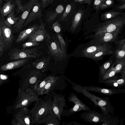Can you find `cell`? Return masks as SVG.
Here are the masks:
<instances>
[{"mask_svg": "<svg viewBox=\"0 0 125 125\" xmlns=\"http://www.w3.org/2000/svg\"><path fill=\"white\" fill-rule=\"evenodd\" d=\"M38 101L30 110L33 124H35L40 120L54 113L53 108V97L51 93Z\"/></svg>", "mask_w": 125, "mask_h": 125, "instance_id": "6da1fadb", "label": "cell"}, {"mask_svg": "<svg viewBox=\"0 0 125 125\" xmlns=\"http://www.w3.org/2000/svg\"><path fill=\"white\" fill-rule=\"evenodd\" d=\"M41 71L34 69L29 70H22L12 74L14 76H19V90H26L29 88L33 90L34 87L39 81L42 80L48 76L44 75Z\"/></svg>", "mask_w": 125, "mask_h": 125, "instance_id": "7a4b0ae2", "label": "cell"}, {"mask_svg": "<svg viewBox=\"0 0 125 125\" xmlns=\"http://www.w3.org/2000/svg\"><path fill=\"white\" fill-rule=\"evenodd\" d=\"M34 90L31 88L21 90H19L13 105L8 108L11 112L23 107H27L31 103L40 100Z\"/></svg>", "mask_w": 125, "mask_h": 125, "instance_id": "3957f363", "label": "cell"}, {"mask_svg": "<svg viewBox=\"0 0 125 125\" xmlns=\"http://www.w3.org/2000/svg\"><path fill=\"white\" fill-rule=\"evenodd\" d=\"M42 46L29 48H15L10 50L8 54L9 59L11 60L38 58L43 54V52L41 50Z\"/></svg>", "mask_w": 125, "mask_h": 125, "instance_id": "277c9868", "label": "cell"}, {"mask_svg": "<svg viewBox=\"0 0 125 125\" xmlns=\"http://www.w3.org/2000/svg\"><path fill=\"white\" fill-rule=\"evenodd\" d=\"M66 80L70 83L72 88L78 94L81 93L89 99L94 104V105L99 107L102 111L106 110L109 105V102L107 98L104 97V99L99 97L91 93L85 88L71 81L65 77Z\"/></svg>", "mask_w": 125, "mask_h": 125, "instance_id": "5b68a950", "label": "cell"}, {"mask_svg": "<svg viewBox=\"0 0 125 125\" xmlns=\"http://www.w3.org/2000/svg\"><path fill=\"white\" fill-rule=\"evenodd\" d=\"M67 81L63 75L53 74L51 79L46 83L38 95L47 94L54 90L62 91L66 88Z\"/></svg>", "mask_w": 125, "mask_h": 125, "instance_id": "8992f818", "label": "cell"}, {"mask_svg": "<svg viewBox=\"0 0 125 125\" xmlns=\"http://www.w3.org/2000/svg\"><path fill=\"white\" fill-rule=\"evenodd\" d=\"M125 24V19L117 17L105 22L100 25L95 30L94 36L106 32H112L121 29Z\"/></svg>", "mask_w": 125, "mask_h": 125, "instance_id": "52a82bcc", "label": "cell"}, {"mask_svg": "<svg viewBox=\"0 0 125 125\" xmlns=\"http://www.w3.org/2000/svg\"><path fill=\"white\" fill-rule=\"evenodd\" d=\"M45 41L48 52L55 60H60L66 56L61 49L56 35L53 34L50 35Z\"/></svg>", "mask_w": 125, "mask_h": 125, "instance_id": "ba28073f", "label": "cell"}, {"mask_svg": "<svg viewBox=\"0 0 125 125\" xmlns=\"http://www.w3.org/2000/svg\"><path fill=\"white\" fill-rule=\"evenodd\" d=\"M115 67L112 66L102 77L99 78V82L110 79H116V75L120 73L121 78L124 77L125 71V57L116 59Z\"/></svg>", "mask_w": 125, "mask_h": 125, "instance_id": "9c48e42d", "label": "cell"}, {"mask_svg": "<svg viewBox=\"0 0 125 125\" xmlns=\"http://www.w3.org/2000/svg\"><path fill=\"white\" fill-rule=\"evenodd\" d=\"M68 101L73 103L74 104V106L68 110L64 109L62 114L63 116H69L82 110L88 111L91 109L82 102L76 94L73 93H72L69 95Z\"/></svg>", "mask_w": 125, "mask_h": 125, "instance_id": "30bf717a", "label": "cell"}, {"mask_svg": "<svg viewBox=\"0 0 125 125\" xmlns=\"http://www.w3.org/2000/svg\"><path fill=\"white\" fill-rule=\"evenodd\" d=\"M51 93L52 96V108L54 113L56 115L58 119L61 121L62 116L64 110V108H67L65 96L57 93L52 91Z\"/></svg>", "mask_w": 125, "mask_h": 125, "instance_id": "8fae6325", "label": "cell"}, {"mask_svg": "<svg viewBox=\"0 0 125 125\" xmlns=\"http://www.w3.org/2000/svg\"><path fill=\"white\" fill-rule=\"evenodd\" d=\"M37 0H30L28 2L24 5V11L20 17L17 22L12 27L13 33H18L22 29L24 24L30 11Z\"/></svg>", "mask_w": 125, "mask_h": 125, "instance_id": "7c38bea8", "label": "cell"}, {"mask_svg": "<svg viewBox=\"0 0 125 125\" xmlns=\"http://www.w3.org/2000/svg\"><path fill=\"white\" fill-rule=\"evenodd\" d=\"M0 30L2 31L5 44V51L11 46L15 38L12 28L6 25L4 21H0Z\"/></svg>", "mask_w": 125, "mask_h": 125, "instance_id": "4fadbf2b", "label": "cell"}, {"mask_svg": "<svg viewBox=\"0 0 125 125\" xmlns=\"http://www.w3.org/2000/svg\"><path fill=\"white\" fill-rule=\"evenodd\" d=\"M120 29L112 32H106L95 37V39L91 42L94 45H100L115 41L117 38Z\"/></svg>", "mask_w": 125, "mask_h": 125, "instance_id": "5bb4252c", "label": "cell"}, {"mask_svg": "<svg viewBox=\"0 0 125 125\" xmlns=\"http://www.w3.org/2000/svg\"><path fill=\"white\" fill-rule=\"evenodd\" d=\"M82 86L89 92H97L101 94L107 96H111L121 93H125V88L109 89L92 85Z\"/></svg>", "mask_w": 125, "mask_h": 125, "instance_id": "9a60e30c", "label": "cell"}, {"mask_svg": "<svg viewBox=\"0 0 125 125\" xmlns=\"http://www.w3.org/2000/svg\"><path fill=\"white\" fill-rule=\"evenodd\" d=\"M105 115L103 113L91 110L85 111L80 114L81 118L85 122L95 123H101Z\"/></svg>", "mask_w": 125, "mask_h": 125, "instance_id": "2e32d148", "label": "cell"}, {"mask_svg": "<svg viewBox=\"0 0 125 125\" xmlns=\"http://www.w3.org/2000/svg\"><path fill=\"white\" fill-rule=\"evenodd\" d=\"M30 110L27 107H23L10 112L13 117H17L25 124V125H33Z\"/></svg>", "mask_w": 125, "mask_h": 125, "instance_id": "e0dca14e", "label": "cell"}, {"mask_svg": "<svg viewBox=\"0 0 125 125\" xmlns=\"http://www.w3.org/2000/svg\"><path fill=\"white\" fill-rule=\"evenodd\" d=\"M50 35L46 29L45 24L41 21L37 30L30 37L27 41L41 42L45 40Z\"/></svg>", "mask_w": 125, "mask_h": 125, "instance_id": "ac0fdd59", "label": "cell"}, {"mask_svg": "<svg viewBox=\"0 0 125 125\" xmlns=\"http://www.w3.org/2000/svg\"><path fill=\"white\" fill-rule=\"evenodd\" d=\"M39 0H38L35 4L31 12L29 13L25 21L23 27L37 19H40L42 16V11Z\"/></svg>", "mask_w": 125, "mask_h": 125, "instance_id": "d6986e66", "label": "cell"}, {"mask_svg": "<svg viewBox=\"0 0 125 125\" xmlns=\"http://www.w3.org/2000/svg\"><path fill=\"white\" fill-rule=\"evenodd\" d=\"M39 26L34 24L20 32L15 42L16 43L22 42L28 39L38 29Z\"/></svg>", "mask_w": 125, "mask_h": 125, "instance_id": "ffe728a7", "label": "cell"}, {"mask_svg": "<svg viewBox=\"0 0 125 125\" xmlns=\"http://www.w3.org/2000/svg\"><path fill=\"white\" fill-rule=\"evenodd\" d=\"M76 5L74 3L68 4L65 10L58 17L60 21L68 22L72 18L75 12Z\"/></svg>", "mask_w": 125, "mask_h": 125, "instance_id": "44dd1931", "label": "cell"}, {"mask_svg": "<svg viewBox=\"0 0 125 125\" xmlns=\"http://www.w3.org/2000/svg\"><path fill=\"white\" fill-rule=\"evenodd\" d=\"M28 60V58L16 60L2 65L0 69L2 71H7L18 68L24 65Z\"/></svg>", "mask_w": 125, "mask_h": 125, "instance_id": "7402d4cb", "label": "cell"}, {"mask_svg": "<svg viewBox=\"0 0 125 125\" xmlns=\"http://www.w3.org/2000/svg\"><path fill=\"white\" fill-rule=\"evenodd\" d=\"M61 123L56 115L54 113L50 114L38 121L35 124L45 125H59Z\"/></svg>", "mask_w": 125, "mask_h": 125, "instance_id": "603a6c76", "label": "cell"}, {"mask_svg": "<svg viewBox=\"0 0 125 125\" xmlns=\"http://www.w3.org/2000/svg\"><path fill=\"white\" fill-rule=\"evenodd\" d=\"M107 48H111V47L107 43L100 45H94L83 49L82 51L83 56L87 58L93 53L101 50Z\"/></svg>", "mask_w": 125, "mask_h": 125, "instance_id": "cb8c5ba5", "label": "cell"}, {"mask_svg": "<svg viewBox=\"0 0 125 125\" xmlns=\"http://www.w3.org/2000/svg\"><path fill=\"white\" fill-rule=\"evenodd\" d=\"M64 9V8L62 5H59L54 10L47 12L46 14L47 22L49 25H50L63 11Z\"/></svg>", "mask_w": 125, "mask_h": 125, "instance_id": "d4e9b609", "label": "cell"}, {"mask_svg": "<svg viewBox=\"0 0 125 125\" xmlns=\"http://www.w3.org/2000/svg\"><path fill=\"white\" fill-rule=\"evenodd\" d=\"M50 56L37 59L32 63V65L35 69L44 72L47 71L49 62Z\"/></svg>", "mask_w": 125, "mask_h": 125, "instance_id": "484cf974", "label": "cell"}, {"mask_svg": "<svg viewBox=\"0 0 125 125\" xmlns=\"http://www.w3.org/2000/svg\"><path fill=\"white\" fill-rule=\"evenodd\" d=\"M84 11L80 9L75 11L72 18V24L71 30L74 31L80 24L82 19Z\"/></svg>", "mask_w": 125, "mask_h": 125, "instance_id": "4316f807", "label": "cell"}, {"mask_svg": "<svg viewBox=\"0 0 125 125\" xmlns=\"http://www.w3.org/2000/svg\"><path fill=\"white\" fill-rule=\"evenodd\" d=\"M14 7V4H11L10 0L4 4L0 9V21H4L5 16H7L12 11Z\"/></svg>", "mask_w": 125, "mask_h": 125, "instance_id": "83f0119b", "label": "cell"}, {"mask_svg": "<svg viewBox=\"0 0 125 125\" xmlns=\"http://www.w3.org/2000/svg\"><path fill=\"white\" fill-rule=\"evenodd\" d=\"M113 51L110 48L103 49L93 53L87 58L96 60H100L105 56L113 54Z\"/></svg>", "mask_w": 125, "mask_h": 125, "instance_id": "f1b7e54d", "label": "cell"}, {"mask_svg": "<svg viewBox=\"0 0 125 125\" xmlns=\"http://www.w3.org/2000/svg\"><path fill=\"white\" fill-rule=\"evenodd\" d=\"M99 83H104L113 88L120 89L122 87L125 85V77L118 79H110L103 80Z\"/></svg>", "mask_w": 125, "mask_h": 125, "instance_id": "f546056e", "label": "cell"}, {"mask_svg": "<svg viewBox=\"0 0 125 125\" xmlns=\"http://www.w3.org/2000/svg\"><path fill=\"white\" fill-rule=\"evenodd\" d=\"M53 75H49L45 78L38 81L35 84L33 90L38 95L46 83L52 78Z\"/></svg>", "mask_w": 125, "mask_h": 125, "instance_id": "4dcf8cb0", "label": "cell"}, {"mask_svg": "<svg viewBox=\"0 0 125 125\" xmlns=\"http://www.w3.org/2000/svg\"><path fill=\"white\" fill-rule=\"evenodd\" d=\"M14 11L12 10L7 16L5 20L4 21L5 24L9 26H11L15 24L18 21L19 18V16L15 17L14 15Z\"/></svg>", "mask_w": 125, "mask_h": 125, "instance_id": "1f68e13d", "label": "cell"}, {"mask_svg": "<svg viewBox=\"0 0 125 125\" xmlns=\"http://www.w3.org/2000/svg\"><path fill=\"white\" fill-rule=\"evenodd\" d=\"M111 115H105L103 118L101 125H117L118 122V119L117 118L111 117Z\"/></svg>", "mask_w": 125, "mask_h": 125, "instance_id": "d6a6232c", "label": "cell"}, {"mask_svg": "<svg viewBox=\"0 0 125 125\" xmlns=\"http://www.w3.org/2000/svg\"><path fill=\"white\" fill-rule=\"evenodd\" d=\"M112 62L111 60H109L105 62L100 67L99 78L102 77L109 69Z\"/></svg>", "mask_w": 125, "mask_h": 125, "instance_id": "836d02e7", "label": "cell"}, {"mask_svg": "<svg viewBox=\"0 0 125 125\" xmlns=\"http://www.w3.org/2000/svg\"><path fill=\"white\" fill-rule=\"evenodd\" d=\"M56 35L61 50L64 54H66V45L65 42L60 33H57Z\"/></svg>", "mask_w": 125, "mask_h": 125, "instance_id": "e575fe53", "label": "cell"}, {"mask_svg": "<svg viewBox=\"0 0 125 125\" xmlns=\"http://www.w3.org/2000/svg\"><path fill=\"white\" fill-rule=\"evenodd\" d=\"M40 44V43L39 42L27 41L22 45V48H29L39 46Z\"/></svg>", "mask_w": 125, "mask_h": 125, "instance_id": "d590c367", "label": "cell"}, {"mask_svg": "<svg viewBox=\"0 0 125 125\" xmlns=\"http://www.w3.org/2000/svg\"><path fill=\"white\" fill-rule=\"evenodd\" d=\"M5 44L2 31L0 30V57L2 55L5 51Z\"/></svg>", "mask_w": 125, "mask_h": 125, "instance_id": "8d00e7d4", "label": "cell"}, {"mask_svg": "<svg viewBox=\"0 0 125 125\" xmlns=\"http://www.w3.org/2000/svg\"><path fill=\"white\" fill-rule=\"evenodd\" d=\"M115 55L116 59L125 57V48L118 49L115 52Z\"/></svg>", "mask_w": 125, "mask_h": 125, "instance_id": "74e56055", "label": "cell"}, {"mask_svg": "<svg viewBox=\"0 0 125 125\" xmlns=\"http://www.w3.org/2000/svg\"><path fill=\"white\" fill-rule=\"evenodd\" d=\"M15 2L17 6V13L20 12L23 13L24 11V5L22 4L21 1L20 0H15Z\"/></svg>", "mask_w": 125, "mask_h": 125, "instance_id": "f35d334b", "label": "cell"}, {"mask_svg": "<svg viewBox=\"0 0 125 125\" xmlns=\"http://www.w3.org/2000/svg\"><path fill=\"white\" fill-rule=\"evenodd\" d=\"M114 13L112 12H107L103 14L101 16V19L103 20H105L114 17L115 14H114Z\"/></svg>", "mask_w": 125, "mask_h": 125, "instance_id": "ab89813d", "label": "cell"}, {"mask_svg": "<svg viewBox=\"0 0 125 125\" xmlns=\"http://www.w3.org/2000/svg\"><path fill=\"white\" fill-rule=\"evenodd\" d=\"M11 123L13 125H25V124L20 119L15 117H13Z\"/></svg>", "mask_w": 125, "mask_h": 125, "instance_id": "60d3db41", "label": "cell"}, {"mask_svg": "<svg viewBox=\"0 0 125 125\" xmlns=\"http://www.w3.org/2000/svg\"><path fill=\"white\" fill-rule=\"evenodd\" d=\"M9 80V76L7 74H1L0 78V86L8 82Z\"/></svg>", "mask_w": 125, "mask_h": 125, "instance_id": "b9f144b4", "label": "cell"}, {"mask_svg": "<svg viewBox=\"0 0 125 125\" xmlns=\"http://www.w3.org/2000/svg\"><path fill=\"white\" fill-rule=\"evenodd\" d=\"M105 0H94V6L96 10H98L101 7Z\"/></svg>", "mask_w": 125, "mask_h": 125, "instance_id": "7bdbcfd3", "label": "cell"}, {"mask_svg": "<svg viewBox=\"0 0 125 125\" xmlns=\"http://www.w3.org/2000/svg\"><path fill=\"white\" fill-rule=\"evenodd\" d=\"M61 26L58 21H56L52 24V28L56 33H59L61 30Z\"/></svg>", "mask_w": 125, "mask_h": 125, "instance_id": "ee69618b", "label": "cell"}, {"mask_svg": "<svg viewBox=\"0 0 125 125\" xmlns=\"http://www.w3.org/2000/svg\"><path fill=\"white\" fill-rule=\"evenodd\" d=\"M40 4L42 8H45L50 4V0H40Z\"/></svg>", "mask_w": 125, "mask_h": 125, "instance_id": "f6af8a7d", "label": "cell"}, {"mask_svg": "<svg viewBox=\"0 0 125 125\" xmlns=\"http://www.w3.org/2000/svg\"><path fill=\"white\" fill-rule=\"evenodd\" d=\"M118 49L125 48V39L116 42Z\"/></svg>", "mask_w": 125, "mask_h": 125, "instance_id": "bcb514c9", "label": "cell"}, {"mask_svg": "<svg viewBox=\"0 0 125 125\" xmlns=\"http://www.w3.org/2000/svg\"><path fill=\"white\" fill-rule=\"evenodd\" d=\"M93 0H73L74 2H79L80 3H86L89 5L92 3Z\"/></svg>", "mask_w": 125, "mask_h": 125, "instance_id": "7dc6e473", "label": "cell"}, {"mask_svg": "<svg viewBox=\"0 0 125 125\" xmlns=\"http://www.w3.org/2000/svg\"><path fill=\"white\" fill-rule=\"evenodd\" d=\"M62 125H81V124L75 121H73L72 122H70L69 123H63Z\"/></svg>", "mask_w": 125, "mask_h": 125, "instance_id": "c3c4849f", "label": "cell"}, {"mask_svg": "<svg viewBox=\"0 0 125 125\" xmlns=\"http://www.w3.org/2000/svg\"><path fill=\"white\" fill-rule=\"evenodd\" d=\"M2 0H0V7L1 6V5L2 2Z\"/></svg>", "mask_w": 125, "mask_h": 125, "instance_id": "681fc988", "label": "cell"}, {"mask_svg": "<svg viewBox=\"0 0 125 125\" xmlns=\"http://www.w3.org/2000/svg\"><path fill=\"white\" fill-rule=\"evenodd\" d=\"M124 77H125V72L124 73Z\"/></svg>", "mask_w": 125, "mask_h": 125, "instance_id": "f907efd6", "label": "cell"}, {"mask_svg": "<svg viewBox=\"0 0 125 125\" xmlns=\"http://www.w3.org/2000/svg\"><path fill=\"white\" fill-rule=\"evenodd\" d=\"M5 1H9V0H5Z\"/></svg>", "mask_w": 125, "mask_h": 125, "instance_id": "816d5d0a", "label": "cell"}, {"mask_svg": "<svg viewBox=\"0 0 125 125\" xmlns=\"http://www.w3.org/2000/svg\"><path fill=\"white\" fill-rule=\"evenodd\" d=\"M65 0V1H66V0Z\"/></svg>", "mask_w": 125, "mask_h": 125, "instance_id": "f5cc1de1", "label": "cell"}]
</instances>
